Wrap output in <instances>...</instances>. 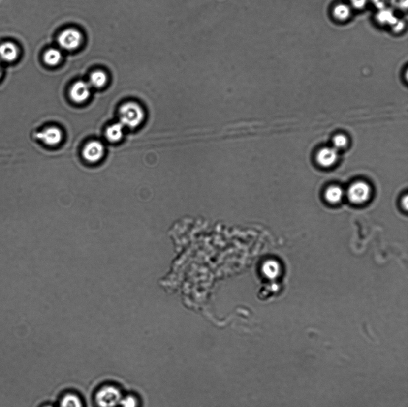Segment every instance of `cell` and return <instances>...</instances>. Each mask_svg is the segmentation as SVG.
Returning a JSON list of instances; mask_svg holds the SVG:
<instances>
[{
	"label": "cell",
	"instance_id": "cell-1",
	"mask_svg": "<svg viewBox=\"0 0 408 407\" xmlns=\"http://www.w3.org/2000/svg\"><path fill=\"white\" fill-rule=\"evenodd\" d=\"M119 118V122L124 127L134 129L141 125L144 120V111L136 103H126L120 108Z\"/></svg>",
	"mask_w": 408,
	"mask_h": 407
},
{
	"label": "cell",
	"instance_id": "cell-2",
	"mask_svg": "<svg viewBox=\"0 0 408 407\" xmlns=\"http://www.w3.org/2000/svg\"><path fill=\"white\" fill-rule=\"evenodd\" d=\"M123 396L119 389L113 386L102 387L96 395V402L99 407H116L119 405Z\"/></svg>",
	"mask_w": 408,
	"mask_h": 407
},
{
	"label": "cell",
	"instance_id": "cell-3",
	"mask_svg": "<svg viewBox=\"0 0 408 407\" xmlns=\"http://www.w3.org/2000/svg\"><path fill=\"white\" fill-rule=\"evenodd\" d=\"M59 45L61 48L72 51L79 48L83 41V36L79 30L69 29L64 30L59 35Z\"/></svg>",
	"mask_w": 408,
	"mask_h": 407
},
{
	"label": "cell",
	"instance_id": "cell-4",
	"mask_svg": "<svg viewBox=\"0 0 408 407\" xmlns=\"http://www.w3.org/2000/svg\"><path fill=\"white\" fill-rule=\"evenodd\" d=\"M371 189L367 183L359 182L349 188L347 194L349 200L354 204H362L370 198Z\"/></svg>",
	"mask_w": 408,
	"mask_h": 407
},
{
	"label": "cell",
	"instance_id": "cell-5",
	"mask_svg": "<svg viewBox=\"0 0 408 407\" xmlns=\"http://www.w3.org/2000/svg\"><path fill=\"white\" fill-rule=\"evenodd\" d=\"M36 137L47 145L52 146L61 143L63 141V134L58 128L50 127L36 133Z\"/></svg>",
	"mask_w": 408,
	"mask_h": 407
},
{
	"label": "cell",
	"instance_id": "cell-6",
	"mask_svg": "<svg viewBox=\"0 0 408 407\" xmlns=\"http://www.w3.org/2000/svg\"><path fill=\"white\" fill-rule=\"evenodd\" d=\"M105 147L99 141L89 142L84 147L83 156L86 161L90 163H96L99 161L104 155Z\"/></svg>",
	"mask_w": 408,
	"mask_h": 407
},
{
	"label": "cell",
	"instance_id": "cell-7",
	"mask_svg": "<svg viewBox=\"0 0 408 407\" xmlns=\"http://www.w3.org/2000/svg\"><path fill=\"white\" fill-rule=\"evenodd\" d=\"M91 93V86L89 83L79 81L74 84L69 91L71 98L74 102L81 104L89 98Z\"/></svg>",
	"mask_w": 408,
	"mask_h": 407
},
{
	"label": "cell",
	"instance_id": "cell-8",
	"mask_svg": "<svg viewBox=\"0 0 408 407\" xmlns=\"http://www.w3.org/2000/svg\"><path fill=\"white\" fill-rule=\"evenodd\" d=\"M20 51L15 43L5 41L0 44V58L5 62H15L19 58Z\"/></svg>",
	"mask_w": 408,
	"mask_h": 407
},
{
	"label": "cell",
	"instance_id": "cell-9",
	"mask_svg": "<svg viewBox=\"0 0 408 407\" xmlns=\"http://www.w3.org/2000/svg\"><path fill=\"white\" fill-rule=\"evenodd\" d=\"M338 150L332 147H325L318 152L317 159L318 163L323 167H330L338 160Z\"/></svg>",
	"mask_w": 408,
	"mask_h": 407
},
{
	"label": "cell",
	"instance_id": "cell-10",
	"mask_svg": "<svg viewBox=\"0 0 408 407\" xmlns=\"http://www.w3.org/2000/svg\"><path fill=\"white\" fill-rule=\"evenodd\" d=\"M125 127L120 122L110 125L106 132V136L108 141L112 142H118L121 140L124 136Z\"/></svg>",
	"mask_w": 408,
	"mask_h": 407
},
{
	"label": "cell",
	"instance_id": "cell-11",
	"mask_svg": "<svg viewBox=\"0 0 408 407\" xmlns=\"http://www.w3.org/2000/svg\"><path fill=\"white\" fill-rule=\"evenodd\" d=\"M377 19L380 24L389 25L391 27H392L398 20V19L394 15L393 11L386 8L379 11L377 15Z\"/></svg>",
	"mask_w": 408,
	"mask_h": 407
},
{
	"label": "cell",
	"instance_id": "cell-12",
	"mask_svg": "<svg viewBox=\"0 0 408 407\" xmlns=\"http://www.w3.org/2000/svg\"><path fill=\"white\" fill-rule=\"evenodd\" d=\"M62 53L57 49H50L44 55V61L47 65L54 66L58 65L62 59Z\"/></svg>",
	"mask_w": 408,
	"mask_h": 407
},
{
	"label": "cell",
	"instance_id": "cell-13",
	"mask_svg": "<svg viewBox=\"0 0 408 407\" xmlns=\"http://www.w3.org/2000/svg\"><path fill=\"white\" fill-rule=\"evenodd\" d=\"M107 82V74L102 71H97L91 74L89 83L91 87L99 88L103 87Z\"/></svg>",
	"mask_w": 408,
	"mask_h": 407
},
{
	"label": "cell",
	"instance_id": "cell-14",
	"mask_svg": "<svg viewBox=\"0 0 408 407\" xmlns=\"http://www.w3.org/2000/svg\"><path fill=\"white\" fill-rule=\"evenodd\" d=\"M59 407H83V403L77 395L69 394L64 396Z\"/></svg>",
	"mask_w": 408,
	"mask_h": 407
},
{
	"label": "cell",
	"instance_id": "cell-15",
	"mask_svg": "<svg viewBox=\"0 0 408 407\" xmlns=\"http://www.w3.org/2000/svg\"><path fill=\"white\" fill-rule=\"evenodd\" d=\"M343 194L342 188L337 187V186H333L326 191L325 197L329 203L335 204L340 202V200L342 199Z\"/></svg>",
	"mask_w": 408,
	"mask_h": 407
},
{
	"label": "cell",
	"instance_id": "cell-16",
	"mask_svg": "<svg viewBox=\"0 0 408 407\" xmlns=\"http://www.w3.org/2000/svg\"><path fill=\"white\" fill-rule=\"evenodd\" d=\"M334 15L341 21L345 20L350 16V9L347 5L341 4L334 8Z\"/></svg>",
	"mask_w": 408,
	"mask_h": 407
},
{
	"label": "cell",
	"instance_id": "cell-17",
	"mask_svg": "<svg viewBox=\"0 0 408 407\" xmlns=\"http://www.w3.org/2000/svg\"><path fill=\"white\" fill-rule=\"evenodd\" d=\"M119 405L121 407H137L138 405V400L132 395L126 396L122 397Z\"/></svg>",
	"mask_w": 408,
	"mask_h": 407
},
{
	"label": "cell",
	"instance_id": "cell-18",
	"mask_svg": "<svg viewBox=\"0 0 408 407\" xmlns=\"http://www.w3.org/2000/svg\"><path fill=\"white\" fill-rule=\"evenodd\" d=\"M347 144V139L345 136L343 135H338L335 136L333 139V145L334 148L337 150L343 148Z\"/></svg>",
	"mask_w": 408,
	"mask_h": 407
},
{
	"label": "cell",
	"instance_id": "cell-19",
	"mask_svg": "<svg viewBox=\"0 0 408 407\" xmlns=\"http://www.w3.org/2000/svg\"><path fill=\"white\" fill-rule=\"evenodd\" d=\"M394 7L401 10H407L408 5V0H391Z\"/></svg>",
	"mask_w": 408,
	"mask_h": 407
},
{
	"label": "cell",
	"instance_id": "cell-20",
	"mask_svg": "<svg viewBox=\"0 0 408 407\" xmlns=\"http://www.w3.org/2000/svg\"><path fill=\"white\" fill-rule=\"evenodd\" d=\"M351 4L357 9H361L367 4V0H350Z\"/></svg>",
	"mask_w": 408,
	"mask_h": 407
},
{
	"label": "cell",
	"instance_id": "cell-21",
	"mask_svg": "<svg viewBox=\"0 0 408 407\" xmlns=\"http://www.w3.org/2000/svg\"><path fill=\"white\" fill-rule=\"evenodd\" d=\"M405 25V22L403 21L398 19V21L392 27L394 31L395 32H399L404 29Z\"/></svg>",
	"mask_w": 408,
	"mask_h": 407
},
{
	"label": "cell",
	"instance_id": "cell-22",
	"mask_svg": "<svg viewBox=\"0 0 408 407\" xmlns=\"http://www.w3.org/2000/svg\"><path fill=\"white\" fill-rule=\"evenodd\" d=\"M388 0H373V4L378 10L384 9L386 7Z\"/></svg>",
	"mask_w": 408,
	"mask_h": 407
},
{
	"label": "cell",
	"instance_id": "cell-23",
	"mask_svg": "<svg viewBox=\"0 0 408 407\" xmlns=\"http://www.w3.org/2000/svg\"><path fill=\"white\" fill-rule=\"evenodd\" d=\"M404 203H405V204H404V205L405 206V208L407 209L408 208V197L407 196L405 197V198Z\"/></svg>",
	"mask_w": 408,
	"mask_h": 407
},
{
	"label": "cell",
	"instance_id": "cell-24",
	"mask_svg": "<svg viewBox=\"0 0 408 407\" xmlns=\"http://www.w3.org/2000/svg\"><path fill=\"white\" fill-rule=\"evenodd\" d=\"M2 75V66L1 65V64H0V79H1Z\"/></svg>",
	"mask_w": 408,
	"mask_h": 407
},
{
	"label": "cell",
	"instance_id": "cell-25",
	"mask_svg": "<svg viewBox=\"0 0 408 407\" xmlns=\"http://www.w3.org/2000/svg\"><path fill=\"white\" fill-rule=\"evenodd\" d=\"M54 407L51 406H46V407Z\"/></svg>",
	"mask_w": 408,
	"mask_h": 407
}]
</instances>
